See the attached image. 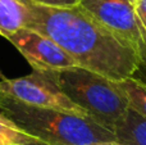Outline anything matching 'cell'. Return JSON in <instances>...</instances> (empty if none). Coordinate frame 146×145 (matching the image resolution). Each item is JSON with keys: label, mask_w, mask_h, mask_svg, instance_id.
Masks as SVG:
<instances>
[{"label": "cell", "mask_w": 146, "mask_h": 145, "mask_svg": "<svg viewBox=\"0 0 146 145\" xmlns=\"http://www.w3.org/2000/svg\"><path fill=\"white\" fill-rule=\"evenodd\" d=\"M27 8L28 30L58 44L82 68L121 82L132 77L139 64V53L109 31L80 4L48 7L19 0Z\"/></svg>", "instance_id": "1"}, {"label": "cell", "mask_w": 146, "mask_h": 145, "mask_svg": "<svg viewBox=\"0 0 146 145\" xmlns=\"http://www.w3.org/2000/svg\"><path fill=\"white\" fill-rule=\"evenodd\" d=\"M0 114L31 138L49 145H92L115 141L113 132L69 112L25 104L0 92Z\"/></svg>", "instance_id": "2"}, {"label": "cell", "mask_w": 146, "mask_h": 145, "mask_svg": "<svg viewBox=\"0 0 146 145\" xmlns=\"http://www.w3.org/2000/svg\"><path fill=\"white\" fill-rule=\"evenodd\" d=\"M49 73L91 121L110 132L127 116L129 103L118 82L80 66Z\"/></svg>", "instance_id": "3"}, {"label": "cell", "mask_w": 146, "mask_h": 145, "mask_svg": "<svg viewBox=\"0 0 146 145\" xmlns=\"http://www.w3.org/2000/svg\"><path fill=\"white\" fill-rule=\"evenodd\" d=\"M0 92L28 105L69 112L88 118L85 110L62 91L49 72L33 71L25 77L4 78L0 81Z\"/></svg>", "instance_id": "4"}, {"label": "cell", "mask_w": 146, "mask_h": 145, "mask_svg": "<svg viewBox=\"0 0 146 145\" xmlns=\"http://www.w3.org/2000/svg\"><path fill=\"white\" fill-rule=\"evenodd\" d=\"M78 4L139 53L146 36L129 0H80Z\"/></svg>", "instance_id": "5"}, {"label": "cell", "mask_w": 146, "mask_h": 145, "mask_svg": "<svg viewBox=\"0 0 146 145\" xmlns=\"http://www.w3.org/2000/svg\"><path fill=\"white\" fill-rule=\"evenodd\" d=\"M7 40L15 46L36 72H55L77 66L58 44L36 31L22 28L8 36Z\"/></svg>", "instance_id": "6"}, {"label": "cell", "mask_w": 146, "mask_h": 145, "mask_svg": "<svg viewBox=\"0 0 146 145\" xmlns=\"http://www.w3.org/2000/svg\"><path fill=\"white\" fill-rule=\"evenodd\" d=\"M113 134L122 145H146V118L129 108Z\"/></svg>", "instance_id": "7"}, {"label": "cell", "mask_w": 146, "mask_h": 145, "mask_svg": "<svg viewBox=\"0 0 146 145\" xmlns=\"http://www.w3.org/2000/svg\"><path fill=\"white\" fill-rule=\"evenodd\" d=\"M27 8L19 0H0V35L8 36L26 27Z\"/></svg>", "instance_id": "8"}, {"label": "cell", "mask_w": 146, "mask_h": 145, "mask_svg": "<svg viewBox=\"0 0 146 145\" xmlns=\"http://www.w3.org/2000/svg\"><path fill=\"white\" fill-rule=\"evenodd\" d=\"M119 87L127 96L129 108L146 118V86L133 77L118 82Z\"/></svg>", "instance_id": "9"}, {"label": "cell", "mask_w": 146, "mask_h": 145, "mask_svg": "<svg viewBox=\"0 0 146 145\" xmlns=\"http://www.w3.org/2000/svg\"><path fill=\"white\" fill-rule=\"evenodd\" d=\"M36 139L17 127L12 121L0 114V145H26Z\"/></svg>", "instance_id": "10"}, {"label": "cell", "mask_w": 146, "mask_h": 145, "mask_svg": "<svg viewBox=\"0 0 146 145\" xmlns=\"http://www.w3.org/2000/svg\"><path fill=\"white\" fill-rule=\"evenodd\" d=\"M139 58V64H137V68L133 72L132 77L146 86V44L140 49Z\"/></svg>", "instance_id": "11"}, {"label": "cell", "mask_w": 146, "mask_h": 145, "mask_svg": "<svg viewBox=\"0 0 146 145\" xmlns=\"http://www.w3.org/2000/svg\"><path fill=\"white\" fill-rule=\"evenodd\" d=\"M133 7H135V13L137 15V19H139L146 36V0H135Z\"/></svg>", "instance_id": "12"}, {"label": "cell", "mask_w": 146, "mask_h": 145, "mask_svg": "<svg viewBox=\"0 0 146 145\" xmlns=\"http://www.w3.org/2000/svg\"><path fill=\"white\" fill-rule=\"evenodd\" d=\"M36 4L48 5V7H73L80 3V0H30Z\"/></svg>", "instance_id": "13"}, {"label": "cell", "mask_w": 146, "mask_h": 145, "mask_svg": "<svg viewBox=\"0 0 146 145\" xmlns=\"http://www.w3.org/2000/svg\"><path fill=\"white\" fill-rule=\"evenodd\" d=\"M26 145H49V144H45V143H42V141H38V140H33V141H31V143H28V144H26Z\"/></svg>", "instance_id": "14"}, {"label": "cell", "mask_w": 146, "mask_h": 145, "mask_svg": "<svg viewBox=\"0 0 146 145\" xmlns=\"http://www.w3.org/2000/svg\"><path fill=\"white\" fill-rule=\"evenodd\" d=\"M92 145H122L117 141H111V143H98V144H92Z\"/></svg>", "instance_id": "15"}, {"label": "cell", "mask_w": 146, "mask_h": 145, "mask_svg": "<svg viewBox=\"0 0 146 145\" xmlns=\"http://www.w3.org/2000/svg\"><path fill=\"white\" fill-rule=\"evenodd\" d=\"M4 78H7V77L4 76V74H3V72L0 71V81H1V80H4Z\"/></svg>", "instance_id": "16"}, {"label": "cell", "mask_w": 146, "mask_h": 145, "mask_svg": "<svg viewBox=\"0 0 146 145\" xmlns=\"http://www.w3.org/2000/svg\"><path fill=\"white\" fill-rule=\"evenodd\" d=\"M129 1H131V3H135V0H129Z\"/></svg>", "instance_id": "17"}]
</instances>
